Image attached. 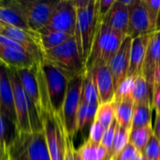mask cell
I'll return each mask as SVG.
<instances>
[{"mask_svg": "<svg viewBox=\"0 0 160 160\" xmlns=\"http://www.w3.org/2000/svg\"><path fill=\"white\" fill-rule=\"evenodd\" d=\"M152 106L156 110V113L160 114V84L155 83L153 86Z\"/></svg>", "mask_w": 160, "mask_h": 160, "instance_id": "74e56055", "label": "cell"}, {"mask_svg": "<svg viewBox=\"0 0 160 160\" xmlns=\"http://www.w3.org/2000/svg\"><path fill=\"white\" fill-rule=\"evenodd\" d=\"M115 0H98V15L102 19L111 9Z\"/></svg>", "mask_w": 160, "mask_h": 160, "instance_id": "f35d334b", "label": "cell"}, {"mask_svg": "<svg viewBox=\"0 0 160 160\" xmlns=\"http://www.w3.org/2000/svg\"><path fill=\"white\" fill-rule=\"evenodd\" d=\"M77 154L84 160H107L109 152L101 145L86 141L78 150Z\"/></svg>", "mask_w": 160, "mask_h": 160, "instance_id": "f1b7e54d", "label": "cell"}, {"mask_svg": "<svg viewBox=\"0 0 160 160\" xmlns=\"http://www.w3.org/2000/svg\"><path fill=\"white\" fill-rule=\"evenodd\" d=\"M117 122L116 120L114 119L113 122L111 124V126L106 129L103 137H102V140L100 142V144L110 153L111 149H112V143H113V141H114V136H115V132H116V128H117Z\"/></svg>", "mask_w": 160, "mask_h": 160, "instance_id": "e575fe53", "label": "cell"}, {"mask_svg": "<svg viewBox=\"0 0 160 160\" xmlns=\"http://www.w3.org/2000/svg\"><path fill=\"white\" fill-rule=\"evenodd\" d=\"M134 160H147V159H146V158H144V157H143V156L141 154L139 157H137V158H135Z\"/></svg>", "mask_w": 160, "mask_h": 160, "instance_id": "bcb514c9", "label": "cell"}, {"mask_svg": "<svg viewBox=\"0 0 160 160\" xmlns=\"http://www.w3.org/2000/svg\"><path fill=\"white\" fill-rule=\"evenodd\" d=\"M74 155H75V160H84V159H82L78 154H77V152H76V150H75V152H74Z\"/></svg>", "mask_w": 160, "mask_h": 160, "instance_id": "f6af8a7d", "label": "cell"}, {"mask_svg": "<svg viewBox=\"0 0 160 160\" xmlns=\"http://www.w3.org/2000/svg\"><path fill=\"white\" fill-rule=\"evenodd\" d=\"M0 61L15 69L32 68L37 65L34 58L27 52L14 50L11 48H7L0 45Z\"/></svg>", "mask_w": 160, "mask_h": 160, "instance_id": "7402d4cb", "label": "cell"}, {"mask_svg": "<svg viewBox=\"0 0 160 160\" xmlns=\"http://www.w3.org/2000/svg\"><path fill=\"white\" fill-rule=\"evenodd\" d=\"M131 44L132 38L127 36L118 52L114 54V56L108 64L109 70L113 80L115 95L119 92L120 88L127 81L128 71L129 68Z\"/></svg>", "mask_w": 160, "mask_h": 160, "instance_id": "7c38bea8", "label": "cell"}, {"mask_svg": "<svg viewBox=\"0 0 160 160\" xmlns=\"http://www.w3.org/2000/svg\"><path fill=\"white\" fill-rule=\"evenodd\" d=\"M115 120L118 126L130 132L133 117L134 103L129 92L124 93L114 98Z\"/></svg>", "mask_w": 160, "mask_h": 160, "instance_id": "44dd1931", "label": "cell"}, {"mask_svg": "<svg viewBox=\"0 0 160 160\" xmlns=\"http://www.w3.org/2000/svg\"><path fill=\"white\" fill-rule=\"evenodd\" d=\"M77 20V9L72 0H58L46 24V29L67 33L74 37Z\"/></svg>", "mask_w": 160, "mask_h": 160, "instance_id": "9c48e42d", "label": "cell"}, {"mask_svg": "<svg viewBox=\"0 0 160 160\" xmlns=\"http://www.w3.org/2000/svg\"><path fill=\"white\" fill-rule=\"evenodd\" d=\"M101 21L111 28L127 36L129 21L128 8L126 7L120 0H115L109 12L101 19Z\"/></svg>", "mask_w": 160, "mask_h": 160, "instance_id": "d6986e66", "label": "cell"}, {"mask_svg": "<svg viewBox=\"0 0 160 160\" xmlns=\"http://www.w3.org/2000/svg\"><path fill=\"white\" fill-rule=\"evenodd\" d=\"M126 37L125 34L105 24L100 19L85 68H91L99 64L108 65L118 52Z\"/></svg>", "mask_w": 160, "mask_h": 160, "instance_id": "7a4b0ae2", "label": "cell"}, {"mask_svg": "<svg viewBox=\"0 0 160 160\" xmlns=\"http://www.w3.org/2000/svg\"><path fill=\"white\" fill-rule=\"evenodd\" d=\"M81 99L83 100L88 105L98 106L100 104L98 94L93 80V75L91 69L84 70L82 74V97Z\"/></svg>", "mask_w": 160, "mask_h": 160, "instance_id": "d4e9b609", "label": "cell"}, {"mask_svg": "<svg viewBox=\"0 0 160 160\" xmlns=\"http://www.w3.org/2000/svg\"><path fill=\"white\" fill-rule=\"evenodd\" d=\"M43 61L57 68L68 81L82 75L85 70L74 37L56 48L45 51Z\"/></svg>", "mask_w": 160, "mask_h": 160, "instance_id": "3957f363", "label": "cell"}, {"mask_svg": "<svg viewBox=\"0 0 160 160\" xmlns=\"http://www.w3.org/2000/svg\"><path fill=\"white\" fill-rule=\"evenodd\" d=\"M90 3V0H72V4L75 7L76 9L78 8H83L87 7Z\"/></svg>", "mask_w": 160, "mask_h": 160, "instance_id": "b9f144b4", "label": "cell"}, {"mask_svg": "<svg viewBox=\"0 0 160 160\" xmlns=\"http://www.w3.org/2000/svg\"><path fill=\"white\" fill-rule=\"evenodd\" d=\"M44 75L46 89L52 111L62 119V108L67 93L68 80L51 64L43 61L39 64Z\"/></svg>", "mask_w": 160, "mask_h": 160, "instance_id": "8992f818", "label": "cell"}, {"mask_svg": "<svg viewBox=\"0 0 160 160\" xmlns=\"http://www.w3.org/2000/svg\"><path fill=\"white\" fill-rule=\"evenodd\" d=\"M83 74V73H82ZM82 74L70 79L62 108V121L66 134L72 138L76 132V117L82 97Z\"/></svg>", "mask_w": 160, "mask_h": 160, "instance_id": "52a82bcc", "label": "cell"}, {"mask_svg": "<svg viewBox=\"0 0 160 160\" xmlns=\"http://www.w3.org/2000/svg\"><path fill=\"white\" fill-rule=\"evenodd\" d=\"M86 69H91L92 71L93 80L98 94L100 104L114 101L115 91L113 80L109 70L108 65L99 64Z\"/></svg>", "mask_w": 160, "mask_h": 160, "instance_id": "9a60e30c", "label": "cell"}, {"mask_svg": "<svg viewBox=\"0 0 160 160\" xmlns=\"http://www.w3.org/2000/svg\"><path fill=\"white\" fill-rule=\"evenodd\" d=\"M0 112L8 120L16 125V114L13 102V91L9 77L8 67L0 66Z\"/></svg>", "mask_w": 160, "mask_h": 160, "instance_id": "e0dca14e", "label": "cell"}, {"mask_svg": "<svg viewBox=\"0 0 160 160\" xmlns=\"http://www.w3.org/2000/svg\"><path fill=\"white\" fill-rule=\"evenodd\" d=\"M1 34L20 44L24 51L34 58L38 65L43 62L44 51L41 48L38 32L6 24Z\"/></svg>", "mask_w": 160, "mask_h": 160, "instance_id": "8fae6325", "label": "cell"}, {"mask_svg": "<svg viewBox=\"0 0 160 160\" xmlns=\"http://www.w3.org/2000/svg\"><path fill=\"white\" fill-rule=\"evenodd\" d=\"M129 95L134 104H152L153 89L149 86V84L142 75L133 81L129 91Z\"/></svg>", "mask_w": 160, "mask_h": 160, "instance_id": "603a6c76", "label": "cell"}, {"mask_svg": "<svg viewBox=\"0 0 160 160\" xmlns=\"http://www.w3.org/2000/svg\"><path fill=\"white\" fill-rule=\"evenodd\" d=\"M99 22L98 0H90L87 7L77 9L74 38L84 66L89 58Z\"/></svg>", "mask_w": 160, "mask_h": 160, "instance_id": "6da1fadb", "label": "cell"}, {"mask_svg": "<svg viewBox=\"0 0 160 160\" xmlns=\"http://www.w3.org/2000/svg\"><path fill=\"white\" fill-rule=\"evenodd\" d=\"M98 107V106L88 105L81 99L76 117V132L82 131L86 127H90L93 124Z\"/></svg>", "mask_w": 160, "mask_h": 160, "instance_id": "4316f807", "label": "cell"}, {"mask_svg": "<svg viewBox=\"0 0 160 160\" xmlns=\"http://www.w3.org/2000/svg\"><path fill=\"white\" fill-rule=\"evenodd\" d=\"M151 36L152 33L132 38L129 57V68L128 71L127 80H135L136 78L142 75L146 50L151 39Z\"/></svg>", "mask_w": 160, "mask_h": 160, "instance_id": "2e32d148", "label": "cell"}, {"mask_svg": "<svg viewBox=\"0 0 160 160\" xmlns=\"http://www.w3.org/2000/svg\"><path fill=\"white\" fill-rule=\"evenodd\" d=\"M38 33L39 36L41 48L44 52L56 48L64 44L68 40H69L71 38H73V36L69 34L58 32V31H52L46 28L40 29L39 31H38Z\"/></svg>", "mask_w": 160, "mask_h": 160, "instance_id": "cb8c5ba5", "label": "cell"}, {"mask_svg": "<svg viewBox=\"0 0 160 160\" xmlns=\"http://www.w3.org/2000/svg\"><path fill=\"white\" fill-rule=\"evenodd\" d=\"M0 22L8 25L29 30L24 18L22 2L18 0L0 1Z\"/></svg>", "mask_w": 160, "mask_h": 160, "instance_id": "ac0fdd59", "label": "cell"}, {"mask_svg": "<svg viewBox=\"0 0 160 160\" xmlns=\"http://www.w3.org/2000/svg\"><path fill=\"white\" fill-rule=\"evenodd\" d=\"M155 83L160 84V68L157 70L156 72V76H155ZM154 83V84H155Z\"/></svg>", "mask_w": 160, "mask_h": 160, "instance_id": "ee69618b", "label": "cell"}, {"mask_svg": "<svg viewBox=\"0 0 160 160\" xmlns=\"http://www.w3.org/2000/svg\"><path fill=\"white\" fill-rule=\"evenodd\" d=\"M140 155L141 153L131 143H128L114 160H134Z\"/></svg>", "mask_w": 160, "mask_h": 160, "instance_id": "8d00e7d4", "label": "cell"}, {"mask_svg": "<svg viewBox=\"0 0 160 160\" xmlns=\"http://www.w3.org/2000/svg\"><path fill=\"white\" fill-rule=\"evenodd\" d=\"M153 106L149 103L134 104L131 130L152 125Z\"/></svg>", "mask_w": 160, "mask_h": 160, "instance_id": "484cf974", "label": "cell"}, {"mask_svg": "<svg viewBox=\"0 0 160 160\" xmlns=\"http://www.w3.org/2000/svg\"><path fill=\"white\" fill-rule=\"evenodd\" d=\"M128 13L129 21L127 32L128 37L135 38L151 33L148 14L142 0H134L133 4L128 8Z\"/></svg>", "mask_w": 160, "mask_h": 160, "instance_id": "5bb4252c", "label": "cell"}, {"mask_svg": "<svg viewBox=\"0 0 160 160\" xmlns=\"http://www.w3.org/2000/svg\"><path fill=\"white\" fill-rule=\"evenodd\" d=\"M37 65H35L32 68L16 69V72H17V75L19 77V80L21 82V84H22L25 94L34 102V104L37 106V108L39 110V112L41 113L39 86H38L37 74H36Z\"/></svg>", "mask_w": 160, "mask_h": 160, "instance_id": "ffe728a7", "label": "cell"}, {"mask_svg": "<svg viewBox=\"0 0 160 160\" xmlns=\"http://www.w3.org/2000/svg\"><path fill=\"white\" fill-rule=\"evenodd\" d=\"M0 160H9L8 149L2 143H0Z\"/></svg>", "mask_w": 160, "mask_h": 160, "instance_id": "7bdbcfd3", "label": "cell"}, {"mask_svg": "<svg viewBox=\"0 0 160 160\" xmlns=\"http://www.w3.org/2000/svg\"><path fill=\"white\" fill-rule=\"evenodd\" d=\"M160 68V29L152 33L142 66V76L153 89L157 70Z\"/></svg>", "mask_w": 160, "mask_h": 160, "instance_id": "4fadbf2b", "label": "cell"}, {"mask_svg": "<svg viewBox=\"0 0 160 160\" xmlns=\"http://www.w3.org/2000/svg\"><path fill=\"white\" fill-rule=\"evenodd\" d=\"M115 119V104L114 101L108 103H101L98 105L95 121L100 123L106 129Z\"/></svg>", "mask_w": 160, "mask_h": 160, "instance_id": "1f68e13d", "label": "cell"}, {"mask_svg": "<svg viewBox=\"0 0 160 160\" xmlns=\"http://www.w3.org/2000/svg\"><path fill=\"white\" fill-rule=\"evenodd\" d=\"M29 30L38 32L48 23L57 1L29 0L21 1Z\"/></svg>", "mask_w": 160, "mask_h": 160, "instance_id": "30bf717a", "label": "cell"}, {"mask_svg": "<svg viewBox=\"0 0 160 160\" xmlns=\"http://www.w3.org/2000/svg\"><path fill=\"white\" fill-rule=\"evenodd\" d=\"M9 77L13 91V102L16 114V127L19 133L31 134V127L29 121V101L30 98L25 94L16 69L8 68Z\"/></svg>", "mask_w": 160, "mask_h": 160, "instance_id": "ba28073f", "label": "cell"}, {"mask_svg": "<svg viewBox=\"0 0 160 160\" xmlns=\"http://www.w3.org/2000/svg\"><path fill=\"white\" fill-rule=\"evenodd\" d=\"M1 64H2V62H1V61H0V66H1Z\"/></svg>", "mask_w": 160, "mask_h": 160, "instance_id": "c3c4849f", "label": "cell"}, {"mask_svg": "<svg viewBox=\"0 0 160 160\" xmlns=\"http://www.w3.org/2000/svg\"><path fill=\"white\" fill-rule=\"evenodd\" d=\"M19 134L16 125L0 112V143L9 149L17 140Z\"/></svg>", "mask_w": 160, "mask_h": 160, "instance_id": "83f0119b", "label": "cell"}, {"mask_svg": "<svg viewBox=\"0 0 160 160\" xmlns=\"http://www.w3.org/2000/svg\"><path fill=\"white\" fill-rule=\"evenodd\" d=\"M153 132H154V137L160 143V114L158 113H156V121H155V126L153 128Z\"/></svg>", "mask_w": 160, "mask_h": 160, "instance_id": "60d3db41", "label": "cell"}, {"mask_svg": "<svg viewBox=\"0 0 160 160\" xmlns=\"http://www.w3.org/2000/svg\"><path fill=\"white\" fill-rule=\"evenodd\" d=\"M75 148L73 146L72 138L66 136V152H65V158L64 160H75Z\"/></svg>", "mask_w": 160, "mask_h": 160, "instance_id": "ab89813d", "label": "cell"}, {"mask_svg": "<svg viewBox=\"0 0 160 160\" xmlns=\"http://www.w3.org/2000/svg\"><path fill=\"white\" fill-rule=\"evenodd\" d=\"M105 131H106V128L100 123L94 121L93 124L90 126L88 141H90L94 143H97V144H100V142L102 140V137H103Z\"/></svg>", "mask_w": 160, "mask_h": 160, "instance_id": "d590c367", "label": "cell"}, {"mask_svg": "<svg viewBox=\"0 0 160 160\" xmlns=\"http://www.w3.org/2000/svg\"><path fill=\"white\" fill-rule=\"evenodd\" d=\"M142 155L147 160H160V143L154 135L143 149Z\"/></svg>", "mask_w": 160, "mask_h": 160, "instance_id": "836d02e7", "label": "cell"}, {"mask_svg": "<svg viewBox=\"0 0 160 160\" xmlns=\"http://www.w3.org/2000/svg\"><path fill=\"white\" fill-rule=\"evenodd\" d=\"M41 120L51 159L64 160L67 134L61 117L52 112H42Z\"/></svg>", "mask_w": 160, "mask_h": 160, "instance_id": "5b68a950", "label": "cell"}, {"mask_svg": "<svg viewBox=\"0 0 160 160\" xmlns=\"http://www.w3.org/2000/svg\"><path fill=\"white\" fill-rule=\"evenodd\" d=\"M12 160H52L43 131L22 134L8 149Z\"/></svg>", "mask_w": 160, "mask_h": 160, "instance_id": "277c9868", "label": "cell"}, {"mask_svg": "<svg viewBox=\"0 0 160 160\" xmlns=\"http://www.w3.org/2000/svg\"><path fill=\"white\" fill-rule=\"evenodd\" d=\"M128 143H129V131L117 126L115 136H114V141H113L112 149L108 155L107 160L115 159Z\"/></svg>", "mask_w": 160, "mask_h": 160, "instance_id": "4dcf8cb0", "label": "cell"}, {"mask_svg": "<svg viewBox=\"0 0 160 160\" xmlns=\"http://www.w3.org/2000/svg\"><path fill=\"white\" fill-rule=\"evenodd\" d=\"M153 135V125L130 130L129 143H131L142 154Z\"/></svg>", "mask_w": 160, "mask_h": 160, "instance_id": "f546056e", "label": "cell"}, {"mask_svg": "<svg viewBox=\"0 0 160 160\" xmlns=\"http://www.w3.org/2000/svg\"><path fill=\"white\" fill-rule=\"evenodd\" d=\"M9 160H12V159H10V158H9Z\"/></svg>", "mask_w": 160, "mask_h": 160, "instance_id": "681fc988", "label": "cell"}, {"mask_svg": "<svg viewBox=\"0 0 160 160\" xmlns=\"http://www.w3.org/2000/svg\"><path fill=\"white\" fill-rule=\"evenodd\" d=\"M5 23H3V22H0V34L2 33V31H3V29H4V27H5Z\"/></svg>", "mask_w": 160, "mask_h": 160, "instance_id": "7dc6e473", "label": "cell"}, {"mask_svg": "<svg viewBox=\"0 0 160 160\" xmlns=\"http://www.w3.org/2000/svg\"><path fill=\"white\" fill-rule=\"evenodd\" d=\"M145 6L149 22H150V30L151 33H154L158 30V22L160 13V0H142Z\"/></svg>", "mask_w": 160, "mask_h": 160, "instance_id": "d6a6232c", "label": "cell"}]
</instances>
